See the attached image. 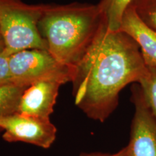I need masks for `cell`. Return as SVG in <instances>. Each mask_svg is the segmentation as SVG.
<instances>
[{
  "mask_svg": "<svg viewBox=\"0 0 156 156\" xmlns=\"http://www.w3.org/2000/svg\"><path fill=\"white\" fill-rule=\"evenodd\" d=\"M119 30L125 33L137 44L147 67H156V31L142 22L132 3L123 14Z\"/></svg>",
  "mask_w": 156,
  "mask_h": 156,
  "instance_id": "obj_8",
  "label": "cell"
},
{
  "mask_svg": "<svg viewBox=\"0 0 156 156\" xmlns=\"http://www.w3.org/2000/svg\"><path fill=\"white\" fill-rule=\"evenodd\" d=\"M133 0H101L98 4L104 17L108 29L119 31L123 14Z\"/></svg>",
  "mask_w": 156,
  "mask_h": 156,
  "instance_id": "obj_9",
  "label": "cell"
},
{
  "mask_svg": "<svg viewBox=\"0 0 156 156\" xmlns=\"http://www.w3.org/2000/svg\"><path fill=\"white\" fill-rule=\"evenodd\" d=\"M9 67L13 84L28 87L41 81L62 85L73 82L76 67L59 62L47 50L30 49L9 56Z\"/></svg>",
  "mask_w": 156,
  "mask_h": 156,
  "instance_id": "obj_4",
  "label": "cell"
},
{
  "mask_svg": "<svg viewBox=\"0 0 156 156\" xmlns=\"http://www.w3.org/2000/svg\"><path fill=\"white\" fill-rule=\"evenodd\" d=\"M131 100L135 112L125 156H156V119L139 84L132 85Z\"/></svg>",
  "mask_w": 156,
  "mask_h": 156,
  "instance_id": "obj_5",
  "label": "cell"
},
{
  "mask_svg": "<svg viewBox=\"0 0 156 156\" xmlns=\"http://www.w3.org/2000/svg\"><path fill=\"white\" fill-rule=\"evenodd\" d=\"M46 4L28 5L21 0H0V34L9 57L25 50H47L38 30V22Z\"/></svg>",
  "mask_w": 156,
  "mask_h": 156,
  "instance_id": "obj_3",
  "label": "cell"
},
{
  "mask_svg": "<svg viewBox=\"0 0 156 156\" xmlns=\"http://www.w3.org/2000/svg\"><path fill=\"white\" fill-rule=\"evenodd\" d=\"M62 84L54 81H41L25 90L20 101L19 114L50 119Z\"/></svg>",
  "mask_w": 156,
  "mask_h": 156,
  "instance_id": "obj_7",
  "label": "cell"
},
{
  "mask_svg": "<svg viewBox=\"0 0 156 156\" xmlns=\"http://www.w3.org/2000/svg\"><path fill=\"white\" fill-rule=\"evenodd\" d=\"M105 21L98 4H46L38 27L48 52L62 63L76 67Z\"/></svg>",
  "mask_w": 156,
  "mask_h": 156,
  "instance_id": "obj_2",
  "label": "cell"
},
{
  "mask_svg": "<svg viewBox=\"0 0 156 156\" xmlns=\"http://www.w3.org/2000/svg\"><path fill=\"white\" fill-rule=\"evenodd\" d=\"M147 72L137 44L125 33L109 30L105 21L76 66L75 103L90 119L103 122L116 108L122 89L139 84Z\"/></svg>",
  "mask_w": 156,
  "mask_h": 156,
  "instance_id": "obj_1",
  "label": "cell"
},
{
  "mask_svg": "<svg viewBox=\"0 0 156 156\" xmlns=\"http://www.w3.org/2000/svg\"><path fill=\"white\" fill-rule=\"evenodd\" d=\"M132 5L142 22L156 31V0H133Z\"/></svg>",
  "mask_w": 156,
  "mask_h": 156,
  "instance_id": "obj_12",
  "label": "cell"
},
{
  "mask_svg": "<svg viewBox=\"0 0 156 156\" xmlns=\"http://www.w3.org/2000/svg\"><path fill=\"white\" fill-rule=\"evenodd\" d=\"M9 84L13 83L9 71V57L0 55V86Z\"/></svg>",
  "mask_w": 156,
  "mask_h": 156,
  "instance_id": "obj_13",
  "label": "cell"
},
{
  "mask_svg": "<svg viewBox=\"0 0 156 156\" xmlns=\"http://www.w3.org/2000/svg\"><path fill=\"white\" fill-rule=\"evenodd\" d=\"M27 87L14 84L0 86V117L18 112L20 98Z\"/></svg>",
  "mask_w": 156,
  "mask_h": 156,
  "instance_id": "obj_10",
  "label": "cell"
},
{
  "mask_svg": "<svg viewBox=\"0 0 156 156\" xmlns=\"http://www.w3.org/2000/svg\"><path fill=\"white\" fill-rule=\"evenodd\" d=\"M4 49H5V43H4L2 36L0 34V54L2 53Z\"/></svg>",
  "mask_w": 156,
  "mask_h": 156,
  "instance_id": "obj_15",
  "label": "cell"
},
{
  "mask_svg": "<svg viewBox=\"0 0 156 156\" xmlns=\"http://www.w3.org/2000/svg\"><path fill=\"white\" fill-rule=\"evenodd\" d=\"M80 156H125V148H123L119 151L114 154L102 153H82Z\"/></svg>",
  "mask_w": 156,
  "mask_h": 156,
  "instance_id": "obj_14",
  "label": "cell"
},
{
  "mask_svg": "<svg viewBox=\"0 0 156 156\" xmlns=\"http://www.w3.org/2000/svg\"><path fill=\"white\" fill-rule=\"evenodd\" d=\"M139 85L156 119V67L148 68L147 75L142 80Z\"/></svg>",
  "mask_w": 156,
  "mask_h": 156,
  "instance_id": "obj_11",
  "label": "cell"
},
{
  "mask_svg": "<svg viewBox=\"0 0 156 156\" xmlns=\"http://www.w3.org/2000/svg\"><path fill=\"white\" fill-rule=\"evenodd\" d=\"M2 130L5 141L27 142L46 149L55 141L57 132L50 119L19 113L0 117V131Z\"/></svg>",
  "mask_w": 156,
  "mask_h": 156,
  "instance_id": "obj_6",
  "label": "cell"
}]
</instances>
